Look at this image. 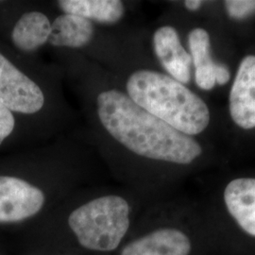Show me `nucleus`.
Here are the masks:
<instances>
[{
	"mask_svg": "<svg viewBox=\"0 0 255 255\" xmlns=\"http://www.w3.org/2000/svg\"><path fill=\"white\" fill-rule=\"evenodd\" d=\"M0 102L11 112L36 114L45 105L41 87L0 53Z\"/></svg>",
	"mask_w": 255,
	"mask_h": 255,
	"instance_id": "39448f33",
	"label": "nucleus"
},
{
	"mask_svg": "<svg viewBox=\"0 0 255 255\" xmlns=\"http://www.w3.org/2000/svg\"><path fill=\"white\" fill-rule=\"evenodd\" d=\"M225 7L232 18H246L255 13V0H229Z\"/></svg>",
	"mask_w": 255,
	"mask_h": 255,
	"instance_id": "4468645a",
	"label": "nucleus"
},
{
	"mask_svg": "<svg viewBox=\"0 0 255 255\" xmlns=\"http://www.w3.org/2000/svg\"><path fill=\"white\" fill-rule=\"evenodd\" d=\"M15 125V120L10 110L0 102V145L9 137Z\"/></svg>",
	"mask_w": 255,
	"mask_h": 255,
	"instance_id": "2eb2a0df",
	"label": "nucleus"
},
{
	"mask_svg": "<svg viewBox=\"0 0 255 255\" xmlns=\"http://www.w3.org/2000/svg\"><path fill=\"white\" fill-rule=\"evenodd\" d=\"M191 239L182 230L164 226L129 235L115 255H190Z\"/></svg>",
	"mask_w": 255,
	"mask_h": 255,
	"instance_id": "423d86ee",
	"label": "nucleus"
},
{
	"mask_svg": "<svg viewBox=\"0 0 255 255\" xmlns=\"http://www.w3.org/2000/svg\"></svg>",
	"mask_w": 255,
	"mask_h": 255,
	"instance_id": "f3484780",
	"label": "nucleus"
},
{
	"mask_svg": "<svg viewBox=\"0 0 255 255\" xmlns=\"http://www.w3.org/2000/svg\"><path fill=\"white\" fill-rule=\"evenodd\" d=\"M202 5L201 0H187L184 2L185 8L189 10H197L200 9Z\"/></svg>",
	"mask_w": 255,
	"mask_h": 255,
	"instance_id": "dca6fc26",
	"label": "nucleus"
},
{
	"mask_svg": "<svg viewBox=\"0 0 255 255\" xmlns=\"http://www.w3.org/2000/svg\"><path fill=\"white\" fill-rule=\"evenodd\" d=\"M94 34L92 21L76 14L64 13L51 23L48 43L59 47L81 48L91 42Z\"/></svg>",
	"mask_w": 255,
	"mask_h": 255,
	"instance_id": "9b49d317",
	"label": "nucleus"
},
{
	"mask_svg": "<svg viewBox=\"0 0 255 255\" xmlns=\"http://www.w3.org/2000/svg\"><path fill=\"white\" fill-rule=\"evenodd\" d=\"M126 89L137 105L186 135L199 134L209 124L205 102L168 75L138 70L128 77Z\"/></svg>",
	"mask_w": 255,
	"mask_h": 255,
	"instance_id": "7ed1b4c3",
	"label": "nucleus"
},
{
	"mask_svg": "<svg viewBox=\"0 0 255 255\" xmlns=\"http://www.w3.org/2000/svg\"><path fill=\"white\" fill-rule=\"evenodd\" d=\"M229 213L248 235L255 237V179L238 178L224 191Z\"/></svg>",
	"mask_w": 255,
	"mask_h": 255,
	"instance_id": "9d476101",
	"label": "nucleus"
},
{
	"mask_svg": "<svg viewBox=\"0 0 255 255\" xmlns=\"http://www.w3.org/2000/svg\"><path fill=\"white\" fill-rule=\"evenodd\" d=\"M192 64L195 66V81L202 90H211L216 84L224 85L230 81L231 73L224 64L216 63L211 56V44L208 32L197 27L188 35Z\"/></svg>",
	"mask_w": 255,
	"mask_h": 255,
	"instance_id": "6e6552de",
	"label": "nucleus"
},
{
	"mask_svg": "<svg viewBox=\"0 0 255 255\" xmlns=\"http://www.w3.org/2000/svg\"><path fill=\"white\" fill-rule=\"evenodd\" d=\"M97 113L111 136L135 154L150 160L188 164L201 154L194 138L175 129L117 89L101 92Z\"/></svg>",
	"mask_w": 255,
	"mask_h": 255,
	"instance_id": "f03ea898",
	"label": "nucleus"
},
{
	"mask_svg": "<svg viewBox=\"0 0 255 255\" xmlns=\"http://www.w3.org/2000/svg\"><path fill=\"white\" fill-rule=\"evenodd\" d=\"M155 55L168 76L187 84L191 80L192 58L182 46L177 30L173 27H159L153 35Z\"/></svg>",
	"mask_w": 255,
	"mask_h": 255,
	"instance_id": "1a4fd4ad",
	"label": "nucleus"
},
{
	"mask_svg": "<svg viewBox=\"0 0 255 255\" xmlns=\"http://www.w3.org/2000/svg\"><path fill=\"white\" fill-rule=\"evenodd\" d=\"M51 23L41 11L24 13L15 24L11 32L14 46L22 51L32 52L48 42Z\"/></svg>",
	"mask_w": 255,
	"mask_h": 255,
	"instance_id": "f8f14e48",
	"label": "nucleus"
},
{
	"mask_svg": "<svg viewBox=\"0 0 255 255\" xmlns=\"http://www.w3.org/2000/svg\"><path fill=\"white\" fill-rule=\"evenodd\" d=\"M46 202L41 186L18 177L0 176V224H18L42 216Z\"/></svg>",
	"mask_w": 255,
	"mask_h": 255,
	"instance_id": "20e7f679",
	"label": "nucleus"
},
{
	"mask_svg": "<svg viewBox=\"0 0 255 255\" xmlns=\"http://www.w3.org/2000/svg\"><path fill=\"white\" fill-rule=\"evenodd\" d=\"M132 228V208L119 194L83 201L39 231V255H115Z\"/></svg>",
	"mask_w": 255,
	"mask_h": 255,
	"instance_id": "f257e3e1",
	"label": "nucleus"
},
{
	"mask_svg": "<svg viewBox=\"0 0 255 255\" xmlns=\"http://www.w3.org/2000/svg\"><path fill=\"white\" fill-rule=\"evenodd\" d=\"M230 113L245 129L255 128V56H246L237 70L230 93Z\"/></svg>",
	"mask_w": 255,
	"mask_h": 255,
	"instance_id": "0eeeda50",
	"label": "nucleus"
},
{
	"mask_svg": "<svg viewBox=\"0 0 255 255\" xmlns=\"http://www.w3.org/2000/svg\"><path fill=\"white\" fill-rule=\"evenodd\" d=\"M57 3L64 13L101 24H116L125 13L124 4L120 0H60Z\"/></svg>",
	"mask_w": 255,
	"mask_h": 255,
	"instance_id": "ddd939ff",
	"label": "nucleus"
}]
</instances>
